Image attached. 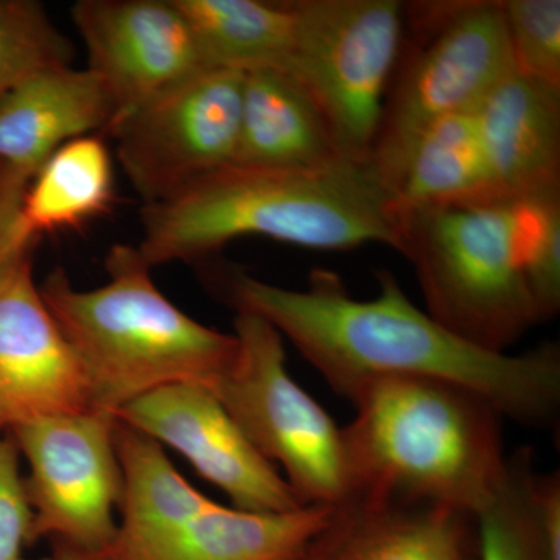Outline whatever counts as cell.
Listing matches in <instances>:
<instances>
[{"mask_svg": "<svg viewBox=\"0 0 560 560\" xmlns=\"http://www.w3.org/2000/svg\"><path fill=\"white\" fill-rule=\"evenodd\" d=\"M378 294L350 296L337 272L316 268L305 290H290L248 272H224L237 312L267 319L289 338L331 388L352 400L371 383L394 377L434 378L480 394L503 418L547 425L560 405V350L548 342L508 355L463 340L400 289L393 272H377Z\"/></svg>", "mask_w": 560, "mask_h": 560, "instance_id": "cell-1", "label": "cell"}, {"mask_svg": "<svg viewBox=\"0 0 560 560\" xmlns=\"http://www.w3.org/2000/svg\"><path fill=\"white\" fill-rule=\"evenodd\" d=\"M140 224L138 249L151 268L202 260L249 235L311 249L382 243L405 250L388 189L372 162L352 160L315 168L232 162L143 206Z\"/></svg>", "mask_w": 560, "mask_h": 560, "instance_id": "cell-2", "label": "cell"}, {"mask_svg": "<svg viewBox=\"0 0 560 560\" xmlns=\"http://www.w3.org/2000/svg\"><path fill=\"white\" fill-rule=\"evenodd\" d=\"M346 429L352 497L420 501L477 514L506 470L501 412L464 386L383 378L352 400Z\"/></svg>", "mask_w": 560, "mask_h": 560, "instance_id": "cell-3", "label": "cell"}, {"mask_svg": "<svg viewBox=\"0 0 560 560\" xmlns=\"http://www.w3.org/2000/svg\"><path fill=\"white\" fill-rule=\"evenodd\" d=\"M108 282L79 290L57 268L39 285L90 383L95 410L117 412L172 385L215 389L237 353L234 334L202 326L158 289L138 246L117 243Z\"/></svg>", "mask_w": 560, "mask_h": 560, "instance_id": "cell-4", "label": "cell"}, {"mask_svg": "<svg viewBox=\"0 0 560 560\" xmlns=\"http://www.w3.org/2000/svg\"><path fill=\"white\" fill-rule=\"evenodd\" d=\"M533 201L418 210L401 221L427 313L445 329L504 353L539 324L525 275Z\"/></svg>", "mask_w": 560, "mask_h": 560, "instance_id": "cell-5", "label": "cell"}, {"mask_svg": "<svg viewBox=\"0 0 560 560\" xmlns=\"http://www.w3.org/2000/svg\"><path fill=\"white\" fill-rule=\"evenodd\" d=\"M405 31L371 162L390 197L430 128L477 108L514 72L501 2L405 3Z\"/></svg>", "mask_w": 560, "mask_h": 560, "instance_id": "cell-6", "label": "cell"}, {"mask_svg": "<svg viewBox=\"0 0 560 560\" xmlns=\"http://www.w3.org/2000/svg\"><path fill=\"white\" fill-rule=\"evenodd\" d=\"M237 353L213 394L250 444L279 464L302 504L335 508L352 497L342 429L290 377L283 337L267 319L237 312Z\"/></svg>", "mask_w": 560, "mask_h": 560, "instance_id": "cell-7", "label": "cell"}, {"mask_svg": "<svg viewBox=\"0 0 560 560\" xmlns=\"http://www.w3.org/2000/svg\"><path fill=\"white\" fill-rule=\"evenodd\" d=\"M294 43L285 70L301 81L342 156L371 162L401 49L405 3L290 0Z\"/></svg>", "mask_w": 560, "mask_h": 560, "instance_id": "cell-8", "label": "cell"}, {"mask_svg": "<svg viewBox=\"0 0 560 560\" xmlns=\"http://www.w3.org/2000/svg\"><path fill=\"white\" fill-rule=\"evenodd\" d=\"M116 423L110 412L91 410L9 431L31 467L24 482L33 511L32 544L50 539L95 556L108 550L124 489Z\"/></svg>", "mask_w": 560, "mask_h": 560, "instance_id": "cell-9", "label": "cell"}, {"mask_svg": "<svg viewBox=\"0 0 560 560\" xmlns=\"http://www.w3.org/2000/svg\"><path fill=\"white\" fill-rule=\"evenodd\" d=\"M243 70L210 68L136 109L110 131L117 161L143 200H168L232 164L241 136Z\"/></svg>", "mask_w": 560, "mask_h": 560, "instance_id": "cell-10", "label": "cell"}, {"mask_svg": "<svg viewBox=\"0 0 560 560\" xmlns=\"http://www.w3.org/2000/svg\"><path fill=\"white\" fill-rule=\"evenodd\" d=\"M70 18L114 125L212 68L176 0H79ZM109 131V135H110Z\"/></svg>", "mask_w": 560, "mask_h": 560, "instance_id": "cell-11", "label": "cell"}, {"mask_svg": "<svg viewBox=\"0 0 560 560\" xmlns=\"http://www.w3.org/2000/svg\"><path fill=\"white\" fill-rule=\"evenodd\" d=\"M116 418L183 455L205 480L230 495L235 510L280 514L305 506L205 386L151 390L125 405Z\"/></svg>", "mask_w": 560, "mask_h": 560, "instance_id": "cell-12", "label": "cell"}, {"mask_svg": "<svg viewBox=\"0 0 560 560\" xmlns=\"http://www.w3.org/2000/svg\"><path fill=\"white\" fill-rule=\"evenodd\" d=\"M95 410L80 360L33 276L32 249L0 275V431Z\"/></svg>", "mask_w": 560, "mask_h": 560, "instance_id": "cell-13", "label": "cell"}, {"mask_svg": "<svg viewBox=\"0 0 560 560\" xmlns=\"http://www.w3.org/2000/svg\"><path fill=\"white\" fill-rule=\"evenodd\" d=\"M477 523L469 512L420 501L353 495L302 560H475Z\"/></svg>", "mask_w": 560, "mask_h": 560, "instance_id": "cell-14", "label": "cell"}, {"mask_svg": "<svg viewBox=\"0 0 560 560\" xmlns=\"http://www.w3.org/2000/svg\"><path fill=\"white\" fill-rule=\"evenodd\" d=\"M474 113L499 200L560 191V91L514 70Z\"/></svg>", "mask_w": 560, "mask_h": 560, "instance_id": "cell-15", "label": "cell"}, {"mask_svg": "<svg viewBox=\"0 0 560 560\" xmlns=\"http://www.w3.org/2000/svg\"><path fill=\"white\" fill-rule=\"evenodd\" d=\"M114 109L88 69L44 70L0 102V162L32 180L69 140L109 135Z\"/></svg>", "mask_w": 560, "mask_h": 560, "instance_id": "cell-16", "label": "cell"}, {"mask_svg": "<svg viewBox=\"0 0 560 560\" xmlns=\"http://www.w3.org/2000/svg\"><path fill=\"white\" fill-rule=\"evenodd\" d=\"M348 160L326 119L289 70H243L241 136L235 161L259 167L315 168Z\"/></svg>", "mask_w": 560, "mask_h": 560, "instance_id": "cell-17", "label": "cell"}, {"mask_svg": "<svg viewBox=\"0 0 560 560\" xmlns=\"http://www.w3.org/2000/svg\"><path fill=\"white\" fill-rule=\"evenodd\" d=\"M331 508L257 514L213 503L125 560H302Z\"/></svg>", "mask_w": 560, "mask_h": 560, "instance_id": "cell-18", "label": "cell"}, {"mask_svg": "<svg viewBox=\"0 0 560 560\" xmlns=\"http://www.w3.org/2000/svg\"><path fill=\"white\" fill-rule=\"evenodd\" d=\"M114 202L113 160L102 135L69 140L35 173L18 215V237L33 246L43 235L79 230Z\"/></svg>", "mask_w": 560, "mask_h": 560, "instance_id": "cell-19", "label": "cell"}, {"mask_svg": "<svg viewBox=\"0 0 560 560\" xmlns=\"http://www.w3.org/2000/svg\"><path fill=\"white\" fill-rule=\"evenodd\" d=\"M501 201L474 109L438 121L412 151L393 208L400 224L418 210Z\"/></svg>", "mask_w": 560, "mask_h": 560, "instance_id": "cell-20", "label": "cell"}, {"mask_svg": "<svg viewBox=\"0 0 560 560\" xmlns=\"http://www.w3.org/2000/svg\"><path fill=\"white\" fill-rule=\"evenodd\" d=\"M475 523V560H560L559 475H537L533 453H515Z\"/></svg>", "mask_w": 560, "mask_h": 560, "instance_id": "cell-21", "label": "cell"}, {"mask_svg": "<svg viewBox=\"0 0 560 560\" xmlns=\"http://www.w3.org/2000/svg\"><path fill=\"white\" fill-rule=\"evenodd\" d=\"M212 68L283 69L294 43L291 2L176 0Z\"/></svg>", "mask_w": 560, "mask_h": 560, "instance_id": "cell-22", "label": "cell"}, {"mask_svg": "<svg viewBox=\"0 0 560 560\" xmlns=\"http://www.w3.org/2000/svg\"><path fill=\"white\" fill-rule=\"evenodd\" d=\"M72 43L36 0H0V102L44 70L72 66Z\"/></svg>", "mask_w": 560, "mask_h": 560, "instance_id": "cell-23", "label": "cell"}, {"mask_svg": "<svg viewBox=\"0 0 560 560\" xmlns=\"http://www.w3.org/2000/svg\"><path fill=\"white\" fill-rule=\"evenodd\" d=\"M515 72L560 91L559 0H501Z\"/></svg>", "mask_w": 560, "mask_h": 560, "instance_id": "cell-24", "label": "cell"}, {"mask_svg": "<svg viewBox=\"0 0 560 560\" xmlns=\"http://www.w3.org/2000/svg\"><path fill=\"white\" fill-rule=\"evenodd\" d=\"M530 201L525 275L541 323L560 311V191Z\"/></svg>", "mask_w": 560, "mask_h": 560, "instance_id": "cell-25", "label": "cell"}, {"mask_svg": "<svg viewBox=\"0 0 560 560\" xmlns=\"http://www.w3.org/2000/svg\"><path fill=\"white\" fill-rule=\"evenodd\" d=\"M11 436L0 438V560H24L32 544L33 511Z\"/></svg>", "mask_w": 560, "mask_h": 560, "instance_id": "cell-26", "label": "cell"}, {"mask_svg": "<svg viewBox=\"0 0 560 560\" xmlns=\"http://www.w3.org/2000/svg\"><path fill=\"white\" fill-rule=\"evenodd\" d=\"M28 183L31 179L0 162V275L11 260L33 248L20 241L16 231L18 215Z\"/></svg>", "mask_w": 560, "mask_h": 560, "instance_id": "cell-27", "label": "cell"}, {"mask_svg": "<svg viewBox=\"0 0 560 560\" xmlns=\"http://www.w3.org/2000/svg\"><path fill=\"white\" fill-rule=\"evenodd\" d=\"M49 560H105L101 556L90 555L61 544V541H51V555Z\"/></svg>", "mask_w": 560, "mask_h": 560, "instance_id": "cell-28", "label": "cell"}]
</instances>
